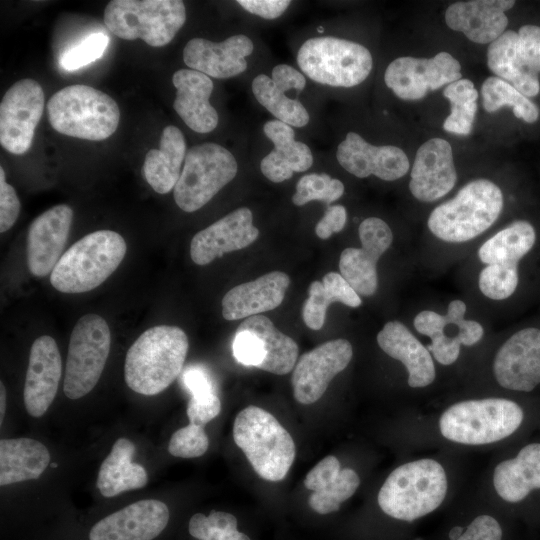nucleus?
<instances>
[{"label":"nucleus","mask_w":540,"mask_h":540,"mask_svg":"<svg viewBox=\"0 0 540 540\" xmlns=\"http://www.w3.org/2000/svg\"><path fill=\"white\" fill-rule=\"evenodd\" d=\"M447 491L448 478L442 464L421 458L395 468L381 486L377 502L389 518L413 524L435 512Z\"/></svg>","instance_id":"1"},{"label":"nucleus","mask_w":540,"mask_h":540,"mask_svg":"<svg viewBox=\"0 0 540 540\" xmlns=\"http://www.w3.org/2000/svg\"><path fill=\"white\" fill-rule=\"evenodd\" d=\"M188 348L187 335L177 326L147 329L127 351L126 384L142 395L152 396L164 391L181 373Z\"/></svg>","instance_id":"2"},{"label":"nucleus","mask_w":540,"mask_h":540,"mask_svg":"<svg viewBox=\"0 0 540 540\" xmlns=\"http://www.w3.org/2000/svg\"><path fill=\"white\" fill-rule=\"evenodd\" d=\"M520 404L506 398L469 399L456 402L440 415L438 427L448 441L482 446L505 440L522 426Z\"/></svg>","instance_id":"3"},{"label":"nucleus","mask_w":540,"mask_h":540,"mask_svg":"<svg viewBox=\"0 0 540 540\" xmlns=\"http://www.w3.org/2000/svg\"><path fill=\"white\" fill-rule=\"evenodd\" d=\"M126 250L124 238L115 231L89 233L63 253L51 272V285L62 293L91 291L118 268Z\"/></svg>","instance_id":"4"},{"label":"nucleus","mask_w":540,"mask_h":540,"mask_svg":"<svg viewBox=\"0 0 540 540\" xmlns=\"http://www.w3.org/2000/svg\"><path fill=\"white\" fill-rule=\"evenodd\" d=\"M233 438L255 472L267 481L283 480L295 459L289 432L268 411L248 406L234 420Z\"/></svg>","instance_id":"5"},{"label":"nucleus","mask_w":540,"mask_h":540,"mask_svg":"<svg viewBox=\"0 0 540 540\" xmlns=\"http://www.w3.org/2000/svg\"><path fill=\"white\" fill-rule=\"evenodd\" d=\"M502 208L501 189L490 180L477 179L437 206L429 215L428 228L443 241L466 242L491 227Z\"/></svg>","instance_id":"6"},{"label":"nucleus","mask_w":540,"mask_h":540,"mask_svg":"<svg viewBox=\"0 0 540 540\" xmlns=\"http://www.w3.org/2000/svg\"><path fill=\"white\" fill-rule=\"evenodd\" d=\"M51 126L59 133L91 141L110 137L120 121V110L108 94L84 84L66 86L47 103Z\"/></svg>","instance_id":"7"},{"label":"nucleus","mask_w":540,"mask_h":540,"mask_svg":"<svg viewBox=\"0 0 540 540\" xmlns=\"http://www.w3.org/2000/svg\"><path fill=\"white\" fill-rule=\"evenodd\" d=\"M185 21L180 0H112L104 10L111 33L124 40L142 39L152 47L169 44Z\"/></svg>","instance_id":"8"},{"label":"nucleus","mask_w":540,"mask_h":540,"mask_svg":"<svg viewBox=\"0 0 540 540\" xmlns=\"http://www.w3.org/2000/svg\"><path fill=\"white\" fill-rule=\"evenodd\" d=\"M297 63L311 80L332 87H354L373 67L370 51L360 43L333 37H313L298 50Z\"/></svg>","instance_id":"9"},{"label":"nucleus","mask_w":540,"mask_h":540,"mask_svg":"<svg viewBox=\"0 0 540 540\" xmlns=\"http://www.w3.org/2000/svg\"><path fill=\"white\" fill-rule=\"evenodd\" d=\"M238 172L234 155L225 147L206 142L191 147L185 156L174 200L185 212L206 205Z\"/></svg>","instance_id":"10"},{"label":"nucleus","mask_w":540,"mask_h":540,"mask_svg":"<svg viewBox=\"0 0 540 540\" xmlns=\"http://www.w3.org/2000/svg\"><path fill=\"white\" fill-rule=\"evenodd\" d=\"M111 344L109 326L97 314H86L75 324L69 341L63 391L69 399H79L97 384Z\"/></svg>","instance_id":"11"},{"label":"nucleus","mask_w":540,"mask_h":540,"mask_svg":"<svg viewBox=\"0 0 540 540\" xmlns=\"http://www.w3.org/2000/svg\"><path fill=\"white\" fill-rule=\"evenodd\" d=\"M44 91L29 78L14 83L0 103V143L8 152L26 153L44 111Z\"/></svg>","instance_id":"12"},{"label":"nucleus","mask_w":540,"mask_h":540,"mask_svg":"<svg viewBox=\"0 0 540 540\" xmlns=\"http://www.w3.org/2000/svg\"><path fill=\"white\" fill-rule=\"evenodd\" d=\"M461 78L459 61L444 51L432 58H396L384 73L386 86L403 100H419L430 90H437Z\"/></svg>","instance_id":"13"},{"label":"nucleus","mask_w":540,"mask_h":540,"mask_svg":"<svg viewBox=\"0 0 540 540\" xmlns=\"http://www.w3.org/2000/svg\"><path fill=\"white\" fill-rule=\"evenodd\" d=\"M361 248L342 251L339 270L358 295L371 296L378 287L377 262L391 246L393 234L389 225L377 217H369L358 228Z\"/></svg>","instance_id":"14"},{"label":"nucleus","mask_w":540,"mask_h":540,"mask_svg":"<svg viewBox=\"0 0 540 540\" xmlns=\"http://www.w3.org/2000/svg\"><path fill=\"white\" fill-rule=\"evenodd\" d=\"M351 343L346 339L327 341L302 354L292 373L294 398L301 404L318 401L331 380L350 363Z\"/></svg>","instance_id":"15"},{"label":"nucleus","mask_w":540,"mask_h":540,"mask_svg":"<svg viewBox=\"0 0 540 540\" xmlns=\"http://www.w3.org/2000/svg\"><path fill=\"white\" fill-rule=\"evenodd\" d=\"M497 383L508 390L531 392L540 384V329H522L497 351L493 360Z\"/></svg>","instance_id":"16"},{"label":"nucleus","mask_w":540,"mask_h":540,"mask_svg":"<svg viewBox=\"0 0 540 540\" xmlns=\"http://www.w3.org/2000/svg\"><path fill=\"white\" fill-rule=\"evenodd\" d=\"M338 163L350 174L358 178L374 175L385 181L403 177L410 168L406 153L393 145L376 146L361 135L350 131L338 145Z\"/></svg>","instance_id":"17"},{"label":"nucleus","mask_w":540,"mask_h":540,"mask_svg":"<svg viewBox=\"0 0 540 540\" xmlns=\"http://www.w3.org/2000/svg\"><path fill=\"white\" fill-rule=\"evenodd\" d=\"M259 236L252 211L240 207L194 235L190 256L197 265H207L225 253L251 245Z\"/></svg>","instance_id":"18"},{"label":"nucleus","mask_w":540,"mask_h":540,"mask_svg":"<svg viewBox=\"0 0 540 540\" xmlns=\"http://www.w3.org/2000/svg\"><path fill=\"white\" fill-rule=\"evenodd\" d=\"M73 210L66 204L56 205L31 223L27 234V265L32 275L45 277L63 255Z\"/></svg>","instance_id":"19"},{"label":"nucleus","mask_w":540,"mask_h":540,"mask_svg":"<svg viewBox=\"0 0 540 540\" xmlns=\"http://www.w3.org/2000/svg\"><path fill=\"white\" fill-rule=\"evenodd\" d=\"M169 516L164 502L141 500L99 520L89 540H152L165 529Z\"/></svg>","instance_id":"20"},{"label":"nucleus","mask_w":540,"mask_h":540,"mask_svg":"<svg viewBox=\"0 0 540 540\" xmlns=\"http://www.w3.org/2000/svg\"><path fill=\"white\" fill-rule=\"evenodd\" d=\"M254 51L252 40L237 34L222 42L196 37L183 49V61L189 69L209 77L227 79L240 75L247 69L246 57Z\"/></svg>","instance_id":"21"},{"label":"nucleus","mask_w":540,"mask_h":540,"mask_svg":"<svg viewBox=\"0 0 540 540\" xmlns=\"http://www.w3.org/2000/svg\"><path fill=\"white\" fill-rule=\"evenodd\" d=\"M457 180L450 143L432 138L417 150L409 189L421 202H433L452 190Z\"/></svg>","instance_id":"22"},{"label":"nucleus","mask_w":540,"mask_h":540,"mask_svg":"<svg viewBox=\"0 0 540 540\" xmlns=\"http://www.w3.org/2000/svg\"><path fill=\"white\" fill-rule=\"evenodd\" d=\"M61 371L56 341L48 335L40 336L30 349L24 385V403L31 416L40 417L50 407L58 390Z\"/></svg>","instance_id":"23"},{"label":"nucleus","mask_w":540,"mask_h":540,"mask_svg":"<svg viewBox=\"0 0 540 540\" xmlns=\"http://www.w3.org/2000/svg\"><path fill=\"white\" fill-rule=\"evenodd\" d=\"M514 4L511 0L458 1L446 9L445 22L474 43L490 44L505 32L508 25L505 11Z\"/></svg>","instance_id":"24"},{"label":"nucleus","mask_w":540,"mask_h":540,"mask_svg":"<svg viewBox=\"0 0 540 540\" xmlns=\"http://www.w3.org/2000/svg\"><path fill=\"white\" fill-rule=\"evenodd\" d=\"M289 284V276L281 271H272L239 284L224 295L222 315L232 321L271 311L283 302Z\"/></svg>","instance_id":"25"},{"label":"nucleus","mask_w":540,"mask_h":540,"mask_svg":"<svg viewBox=\"0 0 540 540\" xmlns=\"http://www.w3.org/2000/svg\"><path fill=\"white\" fill-rule=\"evenodd\" d=\"M172 82L177 90L173 102L176 113L191 130L212 132L218 125L219 116L209 101L214 88L211 78L188 68L177 70Z\"/></svg>","instance_id":"26"},{"label":"nucleus","mask_w":540,"mask_h":540,"mask_svg":"<svg viewBox=\"0 0 540 540\" xmlns=\"http://www.w3.org/2000/svg\"><path fill=\"white\" fill-rule=\"evenodd\" d=\"M377 343L388 356L404 365L411 388H424L433 383L436 377L433 357L403 323L387 322L377 334Z\"/></svg>","instance_id":"27"},{"label":"nucleus","mask_w":540,"mask_h":540,"mask_svg":"<svg viewBox=\"0 0 540 540\" xmlns=\"http://www.w3.org/2000/svg\"><path fill=\"white\" fill-rule=\"evenodd\" d=\"M359 485V475L351 468L341 469L339 460L332 455L319 461L304 479V486L312 491L309 506L319 514L338 511Z\"/></svg>","instance_id":"28"},{"label":"nucleus","mask_w":540,"mask_h":540,"mask_svg":"<svg viewBox=\"0 0 540 540\" xmlns=\"http://www.w3.org/2000/svg\"><path fill=\"white\" fill-rule=\"evenodd\" d=\"M263 132L274 145L260 162V170L268 180L280 183L312 166V152L305 143L295 140L292 126L277 119L269 120L263 125Z\"/></svg>","instance_id":"29"},{"label":"nucleus","mask_w":540,"mask_h":540,"mask_svg":"<svg viewBox=\"0 0 540 540\" xmlns=\"http://www.w3.org/2000/svg\"><path fill=\"white\" fill-rule=\"evenodd\" d=\"M492 482L498 497L508 504L523 503L540 491V442H530L514 457L499 462Z\"/></svg>","instance_id":"30"},{"label":"nucleus","mask_w":540,"mask_h":540,"mask_svg":"<svg viewBox=\"0 0 540 540\" xmlns=\"http://www.w3.org/2000/svg\"><path fill=\"white\" fill-rule=\"evenodd\" d=\"M186 141L179 128H164L158 149H150L144 160L143 174L147 183L159 194L175 188L186 156Z\"/></svg>","instance_id":"31"},{"label":"nucleus","mask_w":540,"mask_h":540,"mask_svg":"<svg viewBox=\"0 0 540 540\" xmlns=\"http://www.w3.org/2000/svg\"><path fill=\"white\" fill-rule=\"evenodd\" d=\"M489 70L511 84L526 97H534L540 92L538 73L523 60L518 47V34L505 31L489 44L487 49Z\"/></svg>","instance_id":"32"},{"label":"nucleus","mask_w":540,"mask_h":540,"mask_svg":"<svg viewBox=\"0 0 540 540\" xmlns=\"http://www.w3.org/2000/svg\"><path fill=\"white\" fill-rule=\"evenodd\" d=\"M50 463L45 445L32 438L1 439L0 485L37 479Z\"/></svg>","instance_id":"33"},{"label":"nucleus","mask_w":540,"mask_h":540,"mask_svg":"<svg viewBox=\"0 0 540 540\" xmlns=\"http://www.w3.org/2000/svg\"><path fill=\"white\" fill-rule=\"evenodd\" d=\"M134 453L135 446L127 438H119L113 444L97 478V487L104 497H113L147 484L146 470L132 461Z\"/></svg>","instance_id":"34"},{"label":"nucleus","mask_w":540,"mask_h":540,"mask_svg":"<svg viewBox=\"0 0 540 540\" xmlns=\"http://www.w3.org/2000/svg\"><path fill=\"white\" fill-rule=\"evenodd\" d=\"M334 302L352 308L362 303L360 296L340 273L328 272L322 281H313L309 286L308 298L302 308L305 325L312 330H320L325 323L327 309Z\"/></svg>","instance_id":"35"},{"label":"nucleus","mask_w":540,"mask_h":540,"mask_svg":"<svg viewBox=\"0 0 540 540\" xmlns=\"http://www.w3.org/2000/svg\"><path fill=\"white\" fill-rule=\"evenodd\" d=\"M238 328L249 330L262 340L266 357L259 369L284 375L295 367L299 353L297 343L279 331L268 317L263 315L248 317Z\"/></svg>","instance_id":"36"},{"label":"nucleus","mask_w":540,"mask_h":540,"mask_svg":"<svg viewBox=\"0 0 540 540\" xmlns=\"http://www.w3.org/2000/svg\"><path fill=\"white\" fill-rule=\"evenodd\" d=\"M536 241L533 226L527 221H515L485 241L478 250L481 262L517 266Z\"/></svg>","instance_id":"37"},{"label":"nucleus","mask_w":540,"mask_h":540,"mask_svg":"<svg viewBox=\"0 0 540 540\" xmlns=\"http://www.w3.org/2000/svg\"><path fill=\"white\" fill-rule=\"evenodd\" d=\"M256 100L275 118L292 127H303L310 120L309 113L297 99L289 98L266 74L257 75L251 84Z\"/></svg>","instance_id":"38"},{"label":"nucleus","mask_w":540,"mask_h":540,"mask_svg":"<svg viewBox=\"0 0 540 540\" xmlns=\"http://www.w3.org/2000/svg\"><path fill=\"white\" fill-rule=\"evenodd\" d=\"M443 95L450 103V114L443 123V128L457 135L470 134L477 112L478 91L474 83L461 78L447 85Z\"/></svg>","instance_id":"39"},{"label":"nucleus","mask_w":540,"mask_h":540,"mask_svg":"<svg viewBox=\"0 0 540 540\" xmlns=\"http://www.w3.org/2000/svg\"><path fill=\"white\" fill-rule=\"evenodd\" d=\"M483 108L489 112H495L503 106H510L517 118L527 123L538 120L539 109L515 87L503 79L491 76L485 79L481 86Z\"/></svg>","instance_id":"40"},{"label":"nucleus","mask_w":540,"mask_h":540,"mask_svg":"<svg viewBox=\"0 0 540 540\" xmlns=\"http://www.w3.org/2000/svg\"><path fill=\"white\" fill-rule=\"evenodd\" d=\"M438 540H510V533L504 519L481 511L452 523Z\"/></svg>","instance_id":"41"},{"label":"nucleus","mask_w":540,"mask_h":540,"mask_svg":"<svg viewBox=\"0 0 540 540\" xmlns=\"http://www.w3.org/2000/svg\"><path fill=\"white\" fill-rule=\"evenodd\" d=\"M188 530L198 540H250L237 530V519L223 511H212L208 516L194 514L189 521Z\"/></svg>","instance_id":"42"},{"label":"nucleus","mask_w":540,"mask_h":540,"mask_svg":"<svg viewBox=\"0 0 540 540\" xmlns=\"http://www.w3.org/2000/svg\"><path fill=\"white\" fill-rule=\"evenodd\" d=\"M344 193V184L326 173H311L302 176L296 184L292 202L303 206L317 200L329 204L338 200Z\"/></svg>","instance_id":"43"},{"label":"nucleus","mask_w":540,"mask_h":540,"mask_svg":"<svg viewBox=\"0 0 540 540\" xmlns=\"http://www.w3.org/2000/svg\"><path fill=\"white\" fill-rule=\"evenodd\" d=\"M518 281L517 266L489 264L481 270L478 285L486 297L493 300H504L514 293Z\"/></svg>","instance_id":"44"},{"label":"nucleus","mask_w":540,"mask_h":540,"mask_svg":"<svg viewBox=\"0 0 540 540\" xmlns=\"http://www.w3.org/2000/svg\"><path fill=\"white\" fill-rule=\"evenodd\" d=\"M109 37L104 33H92L79 43L66 50L60 57L59 64L66 71L80 69L104 54Z\"/></svg>","instance_id":"45"},{"label":"nucleus","mask_w":540,"mask_h":540,"mask_svg":"<svg viewBox=\"0 0 540 540\" xmlns=\"http://www.w3.org/2000/svg\"><path fill=\"white\" fill-rule=\"evenodd\" d=\"M208 446L209 440L203 427L189 423L172 435L168 451L175 457L195 458L202 456Z\"/></svg>","instance_id":"46"},{"label":"nucleus","mask_w":540,"mask_h":540,"mask_svg":"<svg viewBox=\"0 0 540 540\" xmlns=\"http://www.w3.org/2000/svg\"><path fill=\"white\" fill-rule=\"evenodd\" d=\"M232 349L236 361L247 367L259 369L266 357L262 340L249 330L237 328Z\"/></svg>","instance_id":"47"},{"label":"nucleus","mask_w":540,"mask_h":540,"mask_svg":"<svg viewBox=\"0 0 540 540\" xmlns=\"http://www.w3.org/2000/svg\"><path fill=\"white\" fill-rule=\"evenodd\" d=\"M20 213V201L15 189L6 182L5 172L0 167V232L9 230Z\"/></svg>","instance_id":"48"},{"label":"nucleus","mask_w":540,"mask_h":540,"mask_svg":"<svg viewBox=\"0 0 540 540\" xmlns=\"http://www.w3.org/2000/svg\"><path fill=\"white\" fill-rule=\"evenodd\" d=\"M518 47L526 64L535 72H540V27L524 25L518 31Z\"/></svg>","instance_id":"49"},{"label":"nucleus","mask_w":540,"mask_h":540,"mask_svg":"<svg viewBox=\"0 0 540 540\" xmlns=\"http://www.w3.org/2000/svg\"><path fill=\"white\" fill-rule=\"evenodd\" d=\"M221 411V402L217 394L207 397H191L187 405L190 423L204 427Z\"/></svg>","instance_id":"50"},{"label":"nucleus","mask_w":540,"mask_h":540,"mask_svg":"<svg viewBox=\"0 0 540 540\" xmlns=\"http://www.w3.org/2000/svg\"><path fill=\"white\" fill-rule=\"evenodd\" d=\"M181 382L191 397H207L217 394L210 374L201 366H190L182 374Z\"/></svg>","instance_id":"51"},{"label":"nucleus","mask_w":540,"mask_h":540,"mask_svg":"<svg viewBox=\"0 0 540 540\" xmlns=\"http://www.w3.org/2000/svg\"><path fill=\"white\" fill-rule=\"evenodd\" d=\"M347 220V212L342 205H329L315 227L320 239H328L332 234L343 230Z\"/></svg>","instance_id":"52"},{"label":"nucleus","mask_w":540,"mask_h":540,"mask_svg":"<svg viewBox=\"0 0 540 540\" xmlns=\"http://www.w3.org/2000/svg\"><path fill=\"white\" fill-rule=\"evenodd\" d=\"M237 3L247 12L271 20L280 17L289 7L288 0H238Z\"/></svg>","instance_id":"53"},{"label":"nucleus","mask_w":540,"mask_h":540,"mask_svg":"<svg viewBox=\"0 0 540 540\" xmlns=\"http://www.w3.org/2000/svg\"><path fill=\"white\" fill-rule=\"evenodd\" d=\"M271 79L274 84L282 91L289 90L302 91L306 86L305 76L287 64L276 65L271 72Z\"/></svg>","instance_id":"54"},{"label":"nucleus","mask_w":540,"mask_h":540,"mask_svg":"<svg viewBox=\"0 0 540 540\" xmlns=\"http://www.w3.org/2000/svg\"><path fill=\"white\" fill-rule=\"evenodd\" d=\"M0 402V423L2 424L6 408V390L2 382L0 383Z\"/></svg>","instance_id":"55"}]
</instances>
